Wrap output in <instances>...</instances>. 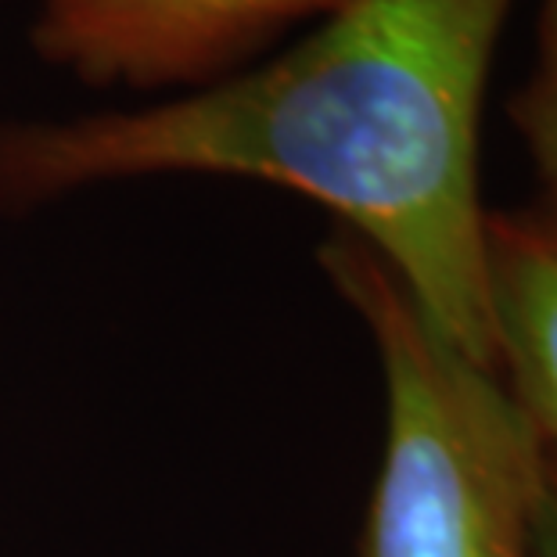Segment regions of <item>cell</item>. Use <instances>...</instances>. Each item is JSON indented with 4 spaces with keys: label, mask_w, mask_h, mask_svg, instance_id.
Listing matches in <instances>:
<instances>
[{
    "label": "cell",
    "mask_w": 557,
    "mask_h": 557,
    "mask_svg": "<svg viewBox=\"0 0 557 557\" xmlns=\"http://www.w3.org/2000/svg\"><path fill=\"white\" fill-rule=\"evenodd\" d=\"M29 44L90 87L170 90L234 76L295 22L346 0H33Z\"/></svg>",
    "instance_id": "3957f363"
},
{
    "label": "cell",
    "mask_w": 557,
    "mask_h": 557,
    "mask_svg": "<svg viewBox=\"0 0 557 557\" xmlns=\"http://www.w3.org/2000/svg\"><path fill=\"white\" fill-rule=\"evenodd\" d=\"M317 256L385 374V454L357 557H536L547 449L504 377L449 346L357 234L338 227Z\"/></svg>",
    "instance_id": "7a4b0ae2"
},
{
    "label": "cell",
    "mask_w": 557,
    "mask_h": 557,
    "mask_svg": "<svg viewBox=\"0 0 557 557\" xmlns=\"http://www.w3.org/2000/svg\"><path fill=\"white\" fill-rule=\"evenodd\" d=\"M485 292L500 377L557 460V191L485 212Z\"/></svg>",
    "instance_id": "277c9868"
},
{
    "label": "cell",
    "mask_w": 557,
    "mask_h": 557,
    "mask_svg": "<svg viewBox=\"0 0 557 557\" xmlns=\"http://www.w3.org/2000/svg\"><path fill=\"white\" fill-rule=\"evenodd\" d=\"M515 0H346L274 62L184 98L0 123V212L165 173L238 176L320 201L490 371L479 126Z\"/></svg>",
    "instance_id": "6da1fadb"
},
{
    "label": "cell",
    "mask_w": 557,
    "mask_h": 557,
    "mask_svg": "<svg viewBox=\"0 0 557 557\" xmlns=\"http://www.w3.org/2000/svg\"><path fill=\"white\" fill-rule=\"evenodd\" d=\"M536 557H557V460L550 454L536 507Z\"/></svg>",
    "instance_id": "8992f818"
},
{
    "label": "cell",
    "mask_w": 557,
    "mask_h": 557,
    "mask_svg": "<svg viewBox=\"0 0 557 557\" xmlns=\"http://www.w3.org/2000/svg\"><path fill=\"white\" fill-rule=\"evenodd\" d=\"M536 37V69L507 101V115L525 140L543 187L557 191V0H540Z\"/></svg>",
    "instance_id": "5b68a950"
}]
</instances>
